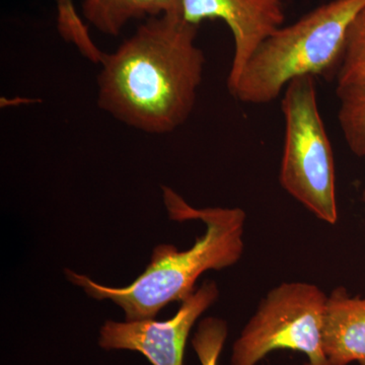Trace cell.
Instances as JSON below:
<instances>
[{"instance_id": "obj_2", "label": "cell", "mask_w": 365, "mask_h": 365, "mask_svg": "<svg viewBox=\"0 0 365 365\" xmlns=\"http://www.w3.org/2000/svg\"><path fill=\"white\" fill-rule=\"evenodd\" d=\"M170 220H201L205 234L192 248L179 251L158 245L148 267L125 287L98 284L88 276L66 269L67 278L98 300L109 299L123 309L125 321L155 319L168 304L182 302L195 292V283L208 270H222L241 260L246 213L241 208H194L169 187H163Z\"/></svg>"}, {"instance_id": "obj_4", "label": "cell", "mask_w": 365, "mask_h": 365, "mask_svg": "<svg viewBox=\"0 0 365 365\" xmlns=\"http://www.w3.org/2000/svg\"><path fill=\"white\" fill-rule=\"evenodd\" d=\"M284 148L279 181L295 200L329 225L338 222L335 160L319 114L314 76L290 81L283 91Z\"/></svg>"}, {"instance_id": "obj_1", "label": "cell", "mask_w": 365, "mask_h": 365, "mask_svg": "<svg viewBox=\"0 0 365 365\" xmlns=\"http://www.w3.org/2000/svg\"><path fill=\"white\" fill-rule=\"evenodd\" d=\"M199 26L180 14L148 19L101 61L98 105L115 119L151 134L176 130L195 107L205 56Z\"/></svg>"}, {"instance_id": "obj_12", "label": "cell", "mask_w": 365, "mask_h": 365, "mask_svg": "<svg viewBox=\"0 0 365 365\" xmlns=\"http://www.w3.org/2000/svg\"><path fill=\"white\" fill-rule=\"evenodd\" d=\"M365 78V9L357 14L346 35L337 86Z\"/></svg>"}, {"instance_id": "obj_14", "label": "cell", "mask_w": 365, "mask_h": 365, "mask_svg": "<svg viewBox=\"0 0 365 365\" xmlns=\"http://www.w3.org/2000/svg\"><path fill=\"white\" fill-rule=\"evenodd\" d=\"M361 199H362V202H364V207H365V187H364V190H362Z\"/></svg>"}, {"instance_id": "obj_11", "label": "cell", "mask_w": 365, "mask_h": 365, "mask_svg": "<svg viewBox=\"0 0 365 365\" xmlns=\"http://www.w3.org/2000/svg\"><path fill=\"white\" fill-rule=\"evenodd\" d=\"M57 4V26L64 40L76 46L86 59L100 64L104 52L91 40L88 26L78 16L73 0H55Z\"/></svg>"}, {"instance_id": "obj_3", "label": "cell", "mask_w": 365, "mask_h": 365, "mask_svg": "<svg viewBox=\"0 0 365 365\" xmlns=\"http://www.w3.org/2000/svg\"><path fill=\"white\" fill-rule=\"evenodd\" d=\"M365 0H332L281 26L250 59L230 93L247 104H268L290 81L338 71L348 29Z\"/></svg>"}, {"instance_id": "obj_9", "label": "cell", "mask_w": 365, "mask_h": 365, "mask_svg": "<svg viewBox=\"0 0 365 365\" xmlns=\"http://www.w3.org/2000/svg\"><path fill=\"white\" fill-rule=\"evenodd\" d=\"M182 0H83V18L100 33L118 36L131 21L181 16Z\"/></svg>"}, {"instance_id": "obj_6", "label": "cell", "mask_w": 365, "mask_h": 365, "mask_svg": "<svg viewBox=\"0 0 365 365\" xmlns=\"http://www.w3.org/2000/svg\"><path fill=\"white\" fill-rule=\"evenodd\" d=\"M220 297L217 284L204 281L182 300L177 314L168 321L105 322L98 345L104 350H129L141 353L153 365H184L185 349L197 319Z\"/></svg>"}, {"instance_id": "obj_13", "label": "cell", "mask_w": 365, "mask_h": 365, "mask_svg": "<svg viewBox=\"0 0 365 365\" xmlns=\"http://www.w3.org/2000/svg\"><path fill=\"white\" fill-rule=\"evenodd\" d=\"M227 335L228 327L225 319L215 317L201 319L192 338V346L201 365H218Z\"/></svg>"}, {"instance_id": "obj_8", "label": "cell", "mask_w": 365, "mask_h": 365, "mask_svg": "<svg viewBox=\"0 0 365 365\" xmlns=\"http://www.w3.org/2000/svg\"><path fill=\"white\" fill-rule=\"evenodd\" d=\"M323 348L331 365H365V297L337 287L327 297Z\"/></svg>"}, {"instance_id": "obj_7", "label": "cell", "mask_w": 365, "mask_h": 365, "mask_svg": "<svg viewBox=\"0 0 365 365\" xmlns=\"http://www.w3.org/2000/svg\"><path fill=\"white\" fill-rule=\"evenodd\" d=\"M181 16L197 26L206 20L227 24L235 43L228 91L234 88L262 43L285 21L283 0H182Z\"/></svg>"}, {"instance_id": "obj_5", "label": "cell", "mask_w": 365, "mask_h": 365, "mask_svg": "<svg viewBox=\"0 0 365 365\" xmlns=\"http://www.w3.org/2000/svg\"><path fill=\"white\" fill-rule=\"evenodd\" d=\"M327 297L312 283L274 287L235 340L230 365H257L276 350L302 353L304 365H331L323 348Z\"/></svg>"}, {"instance_id": "obj_10", "label": "cell", "mask_w": 365, "mask_h": 365, "mask_svg": "<svg viewBox=\"0 0 365 365\" xmlns=\"http://www.w3.org/2000/svg\"><path fill=\"white\" fill-rule=\"evenodd\" d=\"M340 101L338 120L348 148L365 157V78L337 86Z\"/></svg>"}]
</instances>
